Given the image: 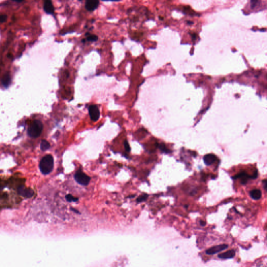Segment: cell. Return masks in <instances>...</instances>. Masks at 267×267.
<instances>
[{"mask_svg":"<svg viewBox=\"0 0 267 267\" xmlns=\"http://www.w3.org/2000/svg\"><path fill=\"white\" fill-rule=\"evenodd\" d=\"M54 167V160L52 155H48L43 157L39 164V167L43 174H48L52 172Z\"/></svg>","mask_w":267,"mask_h":267,"instance_id":"1","label":"cell"},{"mask_svg":"<svg viewBox=\"0 0 267 267\" xmlns=\"http://www.w3.org/2000/svg\"><path fill=\"white\" fill-rule=\"evenodd\" d=\"M43 129V125L39 120L34 121L28 129V134L32 138H37L40 135Z\"/></svg>","mask_w":267,"mask_h":267,"instance_id":"2","label":"cell"},{"mask_svg":"<svg viewBox=\"0 0 267 267\" xmlns=\"http://www.w3.org/2000/svg\"><path fill=\"white\" fill-rule=\"evenodd\" d=\"M75 179L76 181L81 185L83 186H86L89 184L90 181V178L88 175L85 174L84 173L79 171L76 172L75 175Z\"/></svg>","mask_w":267,"mask_h":267,"instance_id":"3","label":"cell"},{"mask_svg":"<svg viewBox=\"0 0 267 267\" xmlns=\"http://www.w3.org/2000/svg\"><path fill=\"white\" fill-rule=\"evenodd\" d=\"M88 111L91 120L94 122L98 121L100 115V111L98 106L96 105L90 106L88 108Z\"/></svg>","mask_w":267,"mask_h":267,"instance_id":"4","label":"cell"},{"mask_svg":"<svg viewBox=\"0 0 267 267\" xmlns=\"http://www.w3.org/2000/svg\"><path fill=\"white\" fill-rule=\"evenodd\" d=\"M228 248V245L227 244H221L217 246H215L210 248L206 250V254L208 255H213L216 253H219L222 250H226Z\"/></svg>","mask_w":267,"mask_h":267,"instance_id":"5","label":"cell"},{"mask_svg":"<svg viewBox=\"0 0 267 267\" xmlns=\"http://www.w3.org/2000/svg\"><path fill=\"white\" fill-rule=\"evenodd\" d=\"M18 192L20 195L26 198L32 197L34 194V192L33 191V190L29 188H26L24 187H20V188H18Z\"/></svg>","mask_w":267,"mask_h":267,"instance_id":"6","label":"cell"},{"mask_svg":"<svg viewBox=\"0 0 267 267\" xmlns=\"http://www.w3.org/2000/svg\"><path fill=\"white\" fill-rule=\"evenodd\" d=\"M99 1L94 0L87 1L85 3V8L88 11H93L99 6Z\"/></svg>","mask_w":267,"mask_h":267,"instance_id":"7","label":"cell"},{"mask_svg":"<svg viewBox=\"0 0 267 267\" xmlns=\"http://www.w3.org/2000/svg\"><path fill=\"white\" fill-rule=\"evenodd\" d=\"M44 11L48 14H52L54 12V7L50 1H46L44 2L43 5Z\"/></svg>","mask_w":267,"mask_h":267,"instance_id":"8","label":"cell"},{"mask_svg":"<svg viewBox=\"0 0 267 267\" xmlns=\"http://www.w3.org/2000/svg\"><path fill=\"white\" fill-rule=\"evenodd\" d=\"M235 255V250H231L225 252L224 253H221L218 255V257L221 259H230L232 258Z\"/></svg>","mask_w":267,"mask_h":267,"instance_id":"9","label":"cell"},{"mask_svg":"<svg viewBox=\"0 0 267 267\" xmlns=\"http://www.w3.org/2000/svg\"><path fill=\"white\" fill-rule=\"evenodd\" d=\"M216 160H217V158L215 155L213 154H208L204 156V163L208 166L212 164Z\"/></svg>","mask_w":267,"mask_h":267,"instance_id":"10","label":"cell"},{"mask_svg":"<svg viewBox=\"0 0 267 267\" xmlns=\"http://www.w3.org/2000/svg\"><path fill=\"white\" fill-rule=\"evenodd\" d=\"M250 196L251 198L257 200L260 199L261 197V190L258 189H255V190H251L250 192Z\"/></svg>","mask_w":267,"mask_h":267,"instance_id":"11","label":"cell"},{"mask_svg":"<svg viewBox=\"0 0 267 267\" xmlns=\"http://www.w3.org/2000/svg\"><path fill=\"white\" fill-rule=\"evenodd\" d=\"M11 83V78L9 73H7L3 76L2 79V83L5 87H8Z\"/></svg>","mask_w":267,"mask_h":267,"instance_id":"12","label":"cell"},{"mask_svg":"<svg viewBox=\"0 0 267 267\" xmlns=\"http://www.w3.org/2000/svg\"><path fill=\"white\" fill-rule=\"evenodd\" d=\"M50 147V144L48 141L46 140H42L41 143V149L42 151H46V150L49 149Z\"/></svg>","mask_w":267,"mask_h":267,"instance_id":"13","label":"cell"},{"mask_svg":"<svg viewBox=\"0 0 267 267\" xmlns=\"http://www.w3.org/2000/svg\"><path fill=\"white\" fill-rule=\"evenodd\" d=\"M85 36L86 37V39H85V40L88 41L95 42L98 39V37L96 35H92L88 32L85 34Z\"/></svg>","mask_w":267,"mask_h":267,"instance_id":"14","label":"cell"},{"mask_svg":"<svg viewBox=\"0 0 267 267\" xmlns=\"http://www.w3.org/2000/svg\"><path fill=\"white\" fill-rule=\"evenodd\" d=\"M65 197H66V200L69 201V202H72V201L76 202V201L78 200V198L74 197V196H73L70 195V194H69V195H66Z\"/></svg>","mask_w":267,"mask_h":267,"instance_id":"15","label":"cell"},{"mask_svg":"<svg viewBox=\"0 0 267 267\" xmlns=\"http://www.w3.org/2000/svg\"><path fill=\"white\" fill-rule=\"evenodd\" d=\"M148 197V195H147V194H143V195L141 196H139L137 199V201L138 202H143V201H145L147 199V197Z\"/></svg>","mask_w":267,"mask_h":267,"instance_id":"16","label":"cell"},{"mask_svg":"<svg viewBox=\"0 0 267 267\" xmlns=\"http://www.w3.org/2000/svg\"><path fill=\"white\" fill-rule=\"evenodd\" d=\"M124 147H125V148L127 152H129V151H130V146H129L128 141H124Z\"/></svg>","mask_w":267,"mask_h":267,"instance_id":"17","label":"cell"},{"mask_svg":"<svg viewBox=\"0 0 267 267\" xmlns=\"http://www.w3.org/2000/svg\"><path fill=\"white\" fill-rule=\"evenodd\" d=\"M7 17L6 15H0V23H3L6 21Z\"/></svg>","mask_w":267,"mask_h":267,"instance_id":"18","label":"cell"},{"mask_svg":"<svg viewBox=\"0 0 267 267\" xmlns=\"http://www.w3.org/2000/svg\"><path fill=\"white\" fill-rule=\"evenodd\" d=\"M251 3H252L251 8L253 9L254 7H255L256 6H257L258 3H259V1H252Z\"/></svg>","mask_w":267,"mask_h":267,"instance_id":"19","label":"cell"},{"mask_svg":"<svg viewBox=\"0 0 267 267\" xmlns=\"http://www.w3.org/2000/svg\"><path fill=\"white\" fill-rule=\"evenodd\" d=\"M159 148H160V149L162 150L163 152H167V149H166V148L165 147L164 145H159Z\"/></svg>","mask_w":267,"mask_h":267,"instance_id":"20","label":"cell"},{"mask_svg":"<svg viewBox=\"0 0 267 267\" xmlns=\"http://www.w3.org/2000/svg\"><path fill=\"white\" fill-rule=\"evenodd\" d=\"M262 182H263V183H264V189L266 190H267V180H264V181H262Z\"/></svg>","mask_w":267,"mask_h":267,"instance_id":"21","label":"cell"},{"mask_svg":"<svg viewBox=\"0 0 267 267\" xmlns=\"http://www.w3.org/2000/svg\"><path fill=\"white\" fill-rule=\"evenodd\" d=\"M200 224H201L202 226H204V225H205L206 223H205L204 222V221H201V222H200Z\"/></svg>","mask_w":267,"mask_h":267,"instance_id":"22","label":"cell"},{"mask_svg":"<svg viewBox=\"0 0 267 267\" xmlns=\"http://www.w3.org/2000/svg\"><path fill=\"white\" fill-rule=\"evenodd\" d=\"M196 36H197L196 34H193V35H192V38H193V39H195L196 38Z\"/></svg>","mask_w":267,"mask_h":267,"instance_id":"23","label":"cell"}]
</instances>
